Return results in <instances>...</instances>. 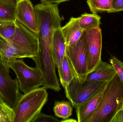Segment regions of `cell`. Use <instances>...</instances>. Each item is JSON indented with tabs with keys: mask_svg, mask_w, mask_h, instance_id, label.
<instances>
[{
	"mask_svg": "<svg viewBox=\"0 0 123 122\" xmlns=\"http://www.w3.org/2000/svg\"><path fill=\"white\" fill-rule=\"evenodd\" d=\"M123 107V84L117 74L108 82L99 105L86 122H110Z\"/></svg>",
	"mask_w": 123,
	"mask_h": 122,
	"instance_id": "1",
	"label": "cell"
},
{
	"mask_svg": "<svg viewBox=\"0 0 123 122\" xmlns=\"http://www.w3.org/2000/svg\"><path fill=\"white\" fill-rule=\"evenodd\" d=\"M47 89L44 86L22 94L14 108V122H32L41 113L48 100Z\"/></svg>",
	"mask_w": 123,
	"mask_h": 122,
	"instance_id": "2",
	"label": "cell"
},
{
	"mask_svg": "<svg viewBox=\"0 0 123 122\" xmlns=\"http://www.w3.org/2000/svg\"><path fill=\"white\" fill-rule=\"evenodd\" d=\"M34 8L37 19L38 39L52 43L55 30L61 27L58 4L46 5L40 3L36 5Z\"/></svg>",
	"mask_w": 123,
	"mask_h": 122,
	"instance_id": "3",
	"label": "cell"
},
{
	"mask_svg": "<svg viewBox=\"0 0 123 122\" xmlns=\"http://www.w3.org/2000/svg\"><path fill=\"white\" fill-rule=\"evenodd\" d=\"M10 68L16 74L19 90L24 94L44 86V81L39 70L36 67L29 66L23 59H16L12 62Z\"/></svg>",
	"mask_w": 123,
	"mask_h": 122,
	"instance_id": "4",
	"label": "cell"
},
{
	"mask_svg": "<svg viewBox=\"0 0 123 122\" xmlns=\"http://www.w3.org/2000/svg\"><path fill=\"white\" fill-rule=\"evenodd\" d=\"M105 81H85L80 83L74 77L64 89L67 98L75 108L92 97L107 82Z\"/></svg>",
	"mask_w": 123,
	"mask_h": 122,
	"instance_id": "5",
	"label": "cell"
},
{
	"mask_svg": "<svg viewBox=\"0 0 123 122\" xmlns=\"http://www.w3.org/2000/svg\"><path fill=\"white\" fill-rule=\"evenodd\" d=\"M65 55L69 61L75 77L80 83L84 82L88 74L85 32L76 43L66 46Z\"/></svg>",
	"mask_w": 123,
	"mask_h": 122,
	"instance_id": "6",
	"label": "cell"
},
{
	"mask_svg": "<svg viewBox=\"0 0 123 122\" xmlns=\"http://www.w3.org/2000/svg\"><path fill=\"white\" fill-rule=\"evenodd\" d=\"M17 79H13L0 59V95L4 101L14 109L22 94L19 92Z\"/></svg>",
	"mask_w": 123,
	"mask_h": 122,
	"instance_id": "7",
	"label": "cell"
},
{
	"mask_svg": "<svg viewBox=\"0 0 123 122\" xmlns=\"http://www.w3.org/2000/svg\"><path fill=\"white\" fill-rule=\"evenodd\" d=\"M87 54L88 73L101 61L102 46V31L99 28L85 31Z\"/></svg>",
	"mask_w": 123,
	"mask_h": 122,
	"instance_id": "8",
	"label": "cell"
},
{
	"mask_svg": "<svg viewBox=\"0 0 123 122\" xmlns=\"http://www.w3.org/2000/svg\"><path fill=\"white\" fill-rule=\"evenodd\" d=\"M16 21L38 34L37 19L34 7L30 0H18L15 11Z\"/></svg>",
	"mask_w": 123,
	"mask_h": 122,
	"instance_id": "9",
	"label": "cell"
},
{
	"mask_svg": "<svg viewBox=\"0 0 123 122\" xmlns=\"http://www.w3.org/2000/svg\"><path fill=\"white\" fill-rule=\"evenodd\" d=\"M9 43L21 46L37 54L38 49V35L16 21L15 33Z\"/></svg>",
	"mask_w": 123,
	"mask_h": 122,
	"instance_id": "10",
	"label": "cell"
},
{
	"mask_svg": "<svg viewBox=\"0 0 123 122\" xmlns=\"http://www.w3.org/2000/svg\"><path fill=\"white\" fill-rule=\"evenodd\" d=\"M36 56L20 45L6 41L3 48L0 51V59L9 70L11 64L17 59L29 58L33 59Z\"/></svg>",
	"mask_w": 123,
	"mask_h": 122,
	"instance_id": "11",
	"label": "cell"
},
{
	"mask_svg": "<svg viewBox=\"0 0 123 122\" xmlns=\"http://www.w3.org/2000/svg\"><path fill=\"white\" fill-rule=\"evenodd\" d=\"M107 83L92 97L75 108L77 122H86L92 116L102 99Z\"/></svg>",
	"mask_w": 123,
	"mask_h": 122,
	"instance_id": "12",
	"label": "cell"
},
{
	"mask_svg": "<svg viewBox=\"0 0 123 122\" xmlns=\"http://www.w3.org/2000/svg\"><path fill=\"white\" fill-rule=\"evenodd\" d=\"M117 74L113 66L101 60L94 69L88 73L85 81L91 82L105 81L108 82Z\"/></svg>",
	"mask_w": 123,
	"mask_h": 122,
	"instance_id": "13",
	"label": "cell"
},
{
	"mask_svg": "<svg viewBox=\"0 0 123 122\" xmlns=\"http://www.w3.org/2000/svg\"><path fill=\"white\" fill-rule=\"evenodd\" d=\"M55 30L51 43V49L54 62L57 68L61 64L66 55V41L61 29Z\"/></svg>",
	"mask_w": 123,
	"mask_h": 122,
	"instance_id": "14",
	"label": "cell"
},
{
	"mask_svg": "<svg viewBox=\"0 0 123 122\" xmlns=\"http://www.w3.org/2000/svg\"><path fill=\"white\" fill-rule=\"evenodd\" d=\"M61 29L66 46L72 45L76 43L85 32L79 26L77 18L74 17L71 18L69 21L62 27Z\"/></svg>",
	"mask_w": 123,
	"mask_h": 122,
	"instance_id": "15",
	"label": "cell"
},
{
	"mask_svg": "<svg viewBox=\"0 0 123 122\" xmlns=\"http://www.w3.org/2000/svg\"><path fill=\"white\" fill-rule=\"evenodd\" d=\"M18 0H4L0 1V21H16L15 11Z\"/></svg>",
	"mask_w": 123,
	"mask_h": 122,
	"instance_id": "16",
	"label": "cell"
},
{
	"mask_svg": "<svg viewBox=\"0 0 123 122\" xmlns=\"http://www.w3.org/2000/svg\"><path fill=\"white\" fill-rule=\"evenodd\" d=\"M57 68L60 81L64 89H65L75 77L69 61L66 55L61 64Z\"/></svg>",
	"mask_w": 123,
	"mask_h": 122,
	"instance_id": "17",
	"label": "cell"
},
{
	"mask_svg": "<svg viewBox=\"0 0 123 122\" xmlns=\"http://www.w3.org/2000/svg\"><path fill=\"white\" fill-rule=\"evenodd\" d=\"M101 17L97 14L84 13L77 18L78 24L84 31L100 27Z\"/></svg>",
	"mask_w": 123,
	"mask_h": 122,
	"instance_id": "18",
	"label": "cell"
},
{
	"mask_svg": "<svg viewBox=\"0 0 123 122\" xmlns=\"http://www.w3.org/2000/svg\"><path fill=\"white\" fill-rule=\"evenodd\" d=\"M53 110L56 117L65 120L72 115L73 106L69 101H57L55 102Z\"/></svg>",
	"mask_w": 123,
	"mask_h": 122,
	"instance_id": "19",
	"label": "cell"
},
{
	"mask_svg": "<svg viewBox=\"0 0 123 122\" xmlns=\"http://www.w3.org/2000/svg\"><path fill=\"white\" fill-rule=\"evenodd\" d=\"M113 0H87V4L92 13L107 11L110 13Z\"/></svg>",
	"mask_w": 123,
	"mask_h": 122,
	"instance_id": "20",
	"label": "cell"
},
{
	"mask_svg": "<svg viewBox=\"0 0 123 122\" xmlns=\"http://www.w3.org/2000/svg\"><path fill=\"white\" fill-rule=\"evenodd\" d=\"M16 20L14 21H0V37L9 42L15 33Z\"/></svg>",
	"mask_w": 123,
	"mask_h": 122,
	"instance_id": "21",
	"label": "cell"
},
{
	"mask_svg": "<svg viewBox=\"0 0 123 122\" xmlns=\"http://www.w3.org/2000/svg\"><path fill=\"white\" fill-rule=\"evenodd\" d=\"M14 110L5 102L0 103V122H14Z\"/></svg>",
	"mask_w": 123,
	"mask_h": 122,
	"instance_id": "22",
	"label": "cell"
},
{
	"mask_svg": "<svg viewBox=\"0 0 123 122\" xmlns=\"http://www.w3.org/2000/svg\"><path fill=\"white\" fill-rule=\"evenodd\" d=\"M110 62L113 66L123 84V63L115 56L112 57Z\"/></svg>",
	"mask_w": 123,
	"mask_h": 122,
	"instance_id": "23",
	"label": "cell"
},
{
	"mask_svg": "<svg viewBox=\"0 0 123 122\" xmlns=\"http://www.w3.org/2000/svg\"><path fill=\"white\" fill-rule=\"evenodd\" d=\"M60 121L52 115L40 113L34 119L32 122H60Z\"/></svg>",
	"mask_w": 123,
	"mask_h": 122,
	"instance_id": "24",
	"label": "cell"
},
{
	"mask_svg": "<svg viewBox=\"0 0 123 122\" xmlns=\"http://www.w3.org/2000/svg\"><path fill=\"white\" fill-rule=\"evenodd\" d=\"M123 11V0H113L111 13Z\"/></svg>",
	"mask_w": 123,
	"mask_h": 122,
	"instance_id": "25",
	"label": "cell"
},
{
	"mask_svg": "<svg viewBox=\"0 0 123 122\" xmlns=\"http://www.w3.org/2000/svg\"><path fill=\"white\" fill-rule=\"evenodd\" d=\"M110 122H123V108L115 115Z\"/></svg>",
	"mask_w": 123,
	"mask_h": 122,
	"instance_id": "26",
	"label": "cell"
},
{
	"mask_svg": "<svg viewBox=\"0 0 123 122\" xmlns=\"http://www.w3.org/2000/svg\"><path fill=\"white\" fill-rule=\"evenodd\" d=\"M41 3L44 5H49L52 4L53 3V0H40Z\"/></svg>",
	"mask_w": 123,
	"mask_h": 122,
	"instance_id": "27",
	"label": "cell"
},
{
	"mask_svg": "<svg viewBox=\"0 0 123 122\" xmlns=\"http://www.w3.org/2000/svg\"><path fill=\"white\" fill-rule=\"evenodd\" d=\"M5 43H6V41L0 37V51H1L3 48Z\"/></svg>",
	"mask_w": 123,
	"mask_h": 122,
	"instance_id": "28",
	"label": "cell"
},
{
	"mask_svg": "<svg viewBox=\"0 0 123 122\" xmlns=\"http://www.w3.org/2000/svg\"><path fill=\"white\" fill-rule=\"evenodd\" d=\"M61 122H77L76 120L73 119H66L65 120H63L61 121Z\"/></svg>",
	"mask_w": 123,
	"mask_h": 122,
	"instance_id": "29",
	"label": "cell"
},
{
	"mask_svg": "<svg viewBox=\"0 0 123 122\" xmlns=\"http://www.w3.org/2000/svg\"><path fill=\"white\" fill-rule=\"evenodd\" d=\"M69 0H53V3H60L62 2H64L67 1Z\"/></svg>",
	"mask_w": 123,
	"mask_h": 122,
	"instance_id": "30",
	"label": "cell"
},
{
	"mask_svg": "<svg viewBox=\"0 0 123 122\" xmlns=\"http://www.w3.org/2000/svg\"><path fill=\"white\" fill-rule=\"evenodd\" d=\"M3 102H4V101L3 100V99L2 97H1V96L0 95V103Z\"/></svg>",
	"mask_w": 123,
	"mask_h": 122,
	"instance_id": "31",
	"label": "cell"
},
{
	"mask_svg": "<svg viewBox=\"0 0 123 122\" xmlns=\"http://www.w3.org/2000/svg\"><path fill=\"white\" fill-rule=\"evenodd\" d=\"M4 0H0V1H1Z\"/></svg>",
	"mask_w": 123,
	"mask_h": 122,
	"instance_id": "32",
	"label": "cell"
},
{
	"mask_svg": "<svg viewBox=\"0 0 123 122\" xmlns=\"http://www.w3.org/2000/svg\"></svg>",
	"mask_w": 123,
	"mask_h": 122,
	"instance_id": "33",
	"label": "cell"
}]
</instances>
